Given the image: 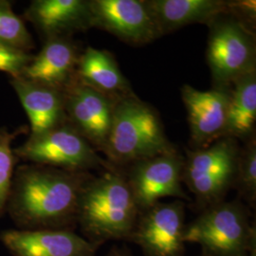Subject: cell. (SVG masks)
<instances>
[{"instance_id":"5","label":"cell","mask_w":256,"mask_h":256,"mask_svg":"<svg viewBox=\"0 0 256 256\" xmlns=\"http://www.w3.org/2000/svg\"><path fill=\"white\" fill-rule=\"evenodd\" d=\"M240 149L236 138H221L208 146L187 152L182 182L204 209L222 202L234 186Z\"/></svg>"},{"instance_id":"3","label":"cell","mask_w":256,"mask_h":256,"mask_svg":"<svg viewBox=\"0 0 256 256\" xmlns=\"http://www.w3.org/2000/svg\"><path fill=\"white\" fill-rule=\"evenodd\" d=\"M176 151L166 137L156 110L135 94L115 102L110 136L104 154L113 166Z\"/></svg>"},{"instance_id":"1","label":"cell","mask_w":256,"mask_h":256,"mask_svg":"<svg viewBox=\"0 0 256 256\" xmlns=\"http://www.w3.org/2000/svg\"><path fill=\"white\" fill-rule=\"evenodd\" d=\"M92 176L44 165H19L6 212L16 229L74 230L82 189Z\"/></svg>"},{"instance_id":"24","label":"cell","mask_w":256,"mask_h":256,"mask_svg":"<svg viewBox=\"0 0 256 256\" xmlns=\"http://www.w3.org/2000/svg\"><path fill=\"white\" fill-rule=\"evenodd\" d=\"M106 256H133L128 250H124L122 248H114L110 250V252Z\"/></svg>"},{"instance_id":"25","label":"cell","mask_w":256,"mask_h":256,"mask_svg":"<svg viewBox=\"0 0 256 256\" xmlns=\"http://www.w3.org/2000/svg\"><path fill=\"white\" fill-rule=\"evenodd\" d=\"M246 256H256V248H254Z\"/></svg>"},{"instance_id":"26","label":"cell","mask_w":256,"mask_h":256,"mask_svg":"<svg viewBox=\"0 0 256 256\" xmlns=\"http://www.w3.org/2000/svg\"></svg>"},{"instance_id":"20","label":"cell","mask_w":256,"mask_h":256,"mask_svg":"<svg viewBox=\"0 0 256 256\" xmlns=\"http://www.w3.org/2000/svg\"><path fill=\"white\" fill-rule=\"evenodd\" d=\"M0 45L28 54L34 48V41L24 20L7 0H0Z\"/></svg>"},{"instance_id":"11","label":"cell","mask_w":256,"mask_h":256,"mask_svg":"<svg viewBox=\"0 0 256 256\" xmlns=\"http://www.w3.org/2000/svg\"><path fill=\"white\" fill-rule=\"evenodd\" d=\"M64 92L66 122L97 152L104 153L110 136L115 101L77 79Z\"/></svg>"},{"instance_id":"19","label":"cell","mask_w":256,"mask_h":256,"mask_svg":"<svg viewBox=\"0 0 256 256\" xmlns=\"http://www.w3.org/2000/svg\"><path fill=\"white\" fill-rule=\"evenodd\" d=\"M256 122V70L244 75L230 88L223 138L250 140Z\"/></svg>"},{"instance_id":"23","label":"cell","mask_w":256,"mask_h":256,"mask_svg":"<svg viewBox=\"0 0 256 256\" xmlns=\"http://www.w3.org/2000/svg\"><path fill=\"white\" fill-rule=\"evenodd\" d=\"M32 56V54L0 45V72L9 74L10 77L19 76Z\"/></svg>"},{"instance_id":"12","label":"cell","mask_w":256,"mask_h":256,"mask_svg":"<svg viewBox=\"0 0 256 256\" xmlns=\"http://www.w3.org/2000/svg\"><path fill=\"white\" fill-rule=\"evenodd\" d=\"M0 242L12 256H96L99 248L66 230H4Z\"/></svg>"},{"instance_id":"4","label":"cell","mask_w":256,"mask_h":256,"mask_svg":"<svg viewBox=\"0 0 256 256\" xmlns=\"http://www.w3.org/2000/svg\"><path fill=\"white\" fill-rule=\"evenodd\" d=\"M184 242L198 244L203 256H246L256 246V229L241 203L220 202L188 224Z\"/></svg>"},{"instance_id":"6","label":"cell","mask_w":256,"mask_h":256,"mask_svg":"<svg viewBox=\"0 0 256 256\" xmlns=\"http://www.w3.org/2000/svg\"><path fill=\"white\" fill-rule=\"evenodd\" d=\"M26 164L44 165L72 172L116 168L104 160L92 144L66 122L27 140L14 149Z\"/></svg>"},{"instance_id":"17","label":"cell","mask_w":256,"mask_h":256,"mask_svg":"<svg viewBox=\"0 0 256 256\" xmlns=\"http://www.w3.org/2000/svg\"><path fill=\"white\" fill-rule=\"evenodd\" d=\"M160 36L191 24L210 25L228 14V1L223 0H148Z\"/></svg>"},{"instance_id":"2","label":"cell","mask_w":256,"mask_h":256,"mask_svg":"<svg viewBox=\"0 0 256 256\" xmlns=\"http://www.w3.org/2000/svg\"><path fill=\"white\" fill-rule=\"evenodd\" d=\"M140 214L126 176L112 168L86 183L77 225L84 238L100 247L110 240L128 241Z\"/></svg>"},{"instance_id":"7","label":"cell","mask_w":256,"mask_h":256,"mask_svg":"<svg viewBox=\"0 0 256 256\" xmlns=\"http://www.w3.org/2000/svg\"><path fill=\"white\" fill-rule=\"evenodd\" d=\"M209 27L206 57L214 88H232L238 79L256 70L254 36L230 14L218 18Z\"/></svg>"},{"instance_id":"15","label":"cell","mask_w":256,"mask_h":256,"mask_svg":"<svg viewBox=\"0 0 256 256\" xmlns=\"http://www.w3.org/2000/svg\"><path fill=\"white\" fill-rule=\"evenodd\" d=\"M80 54L72 37L46 39L19 76L64 92L76 79Z\"/></svg>"},{"instance_id":"16","label":"cell","mask_w":256,"mask_h":256,"mask_svg":"<svg viewBox=\"0 0 256 256\" xmlns=\"http://www.w3.org/2000/svg\"><path fill=\"white\" fill-rule=\"evenodd\" d=\"M30 124V135H38L66 122L64 92L20 76L10 77Z\"/></svg>"},{"instance_id":"8","label":"cell","mask_w":256,"mask_h":256,"mask_svg":"<svg viewBox=\"0 0 256 256\" xmlns=\"http://www.w3.org/2000/svg\"><path fill=\"white\" fill-rule=\"evenodd\" d=\"M130 165L126 176L140 212L164 198L190 200L182 188L184 158L178 151Z\"/></svg>"},{"instance_id":"14","label":"cell","mask_w":256,"mask_h":256,"mask_svg":"<svg viewBox=\"0 0 256 256\" xmlns=\"http://www.w3.org/2000/svg\"><path fill=\"white\" fill-rule=\"evenodd\" d=\"M24 18L45 40L72 37L92 28L88 0H34L25 10Z\"/></svg>"},{"instance_id":"22","label":"cell","mask_w":256,"mask_h":256,"mask_svg":"<svg viewBox=\"0 0 256 256\" xmlns=\"http://www.w3.org/2000/svg\"><path fill=\"white\" fill-rule=\"evenodd\" d=\"M234 186L239 194L250 205L256 198V142L254 136L248 140L247 144L240 149Z\"/></svg>"},{"instance_id":"21","label":"cell","mask_w":256,"mask_h":256,"mask_svg":"<svg viewBox=\"0 0 256 256\" xmlns=\"http://www.w3.org/2000/svg\"><path fill=\"white\" fill-rule=\"evenodd\" d=\"M21 132L22 129L10 132L5 128H0V218L6 212L16 165L18 160L14 155L12 142Z\"/></svg>"},{"instance_id":"18","label":"cell","mask_w":256,"mask_h":256,"mask_svg":"<svg viewBox=\"0 0 256 256\" xmlns=\"http://www.w3.org/2000/svg\"><path fill=\"white\" fill-rule=\"evenodd\" d=\"M76 79L113 101L134 94L114 56L104 50L88 46L81 52Z\"/></svg>"},{"instance_id":"10","label":"cell","mask_w":256,"mask_h":256,"mask_svg":"<svg viewBox=\"0 0 256 256\" xmlns=\"http://www.w3.org/2000/svg\"><path fill=\"white\" fill-rule=\"evenodd\" d=\"M92 28L131 45H144L160 36L144 0H88Z\"/></svg>"},{"instance_id":"9","label":"cell","mask_w":256,"mask_h":256,"mask_svg":"<svg viewBox=\"0 0 256 256\" xmlns=\"http://www.w3.org/2000/svg\"><path fill=\"white\" fill-rule=\"evenodd\" d=\"M185 204L182 200L158 202L140 212L128 241L146 256H185Z\"/></svg>"},{"instance_id":"13","label":"cell","mask_w":256,"mask_h":256,"mask_svg":"<svg viewBox=\"0 0 256 256\" xmlns=\"http://www.w3.org/2000/svg\"><path fill=\"white\" fill-rule=\"evenodd\" d=\"M232 88H214L202 92L189 84L182 88L187 110L192 142L198 148L208 146L223 138Z\"/></svg>"}]
</instances>
